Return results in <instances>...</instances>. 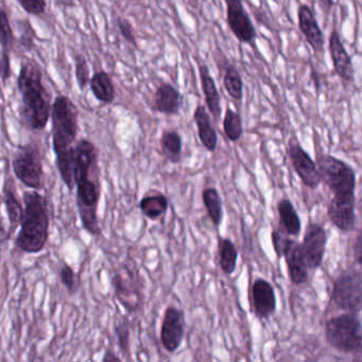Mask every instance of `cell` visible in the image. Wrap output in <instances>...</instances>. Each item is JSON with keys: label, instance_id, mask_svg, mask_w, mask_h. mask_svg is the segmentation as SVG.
I'll return each mask as SVG.
<instances>
[{"label": "cell", "instance_id": "cell-1", "mask_svg": "<svg viewBox=\"0 0 362 362\" xmlns=\"http://www.w3.org/2000/svg\"><path fill=\"white\" fill-rule=\"evenodd\" d=\"M74 179L77 186V206L82 226L92 236H100L97 214L101 196L98 152L88 139L76 143Z\"/></svg>", "mask_w": 362, "mask_h": 362}, {"label": "cell", "instance_id": "cell-2", "mask_svg": "<svg viewBox=\"0 0 362 362\" xmlns=\"http://www.w3.org/2000/svg\"><path fill=\"white\" fill-rule=\"evenodd\" d=\"M52 147L56 153L59 173L69 192L76 187L75 146L79 132V112L74 101L67 96L57 97L52 105Z\"/></svg>", "mask_w": 362, "mask_h": 362}, {"label": "cell", "instance_id": "cell-3", "mask_svg": "<svg viewBox=\"0 0 362 362\" xmlns=\"http://www.w3.org/2000/svg\"><path fill=\"white\" fill-rule=\"evenodd\" d=\"M18 88L22 98L20 115L23 124L30 130H44L52 115V95L44 86L43 73L37 61H23Z\"/></svg>", "mask_w": 362, "mask_h": 362}, {"label": "cell", "instance_id": "cell-4", "mask_svg": "<svg viewBox=\"0 0 362 362\" xmlns=\"http://www.w3.org/2000/svg\"><path fill=\"white\" fill-rule=\"evenodd\" d=\"M24 215L16 245L27 254H39L49 237V211L47 199L37 192H26L23 196Z\"/></svg>", "mask_w": 362, "mask_h": 362}, {"label": "cell", "instance_id": "cell-5", "mask_svg": "<svg viewBox=\"0 0 362 362\" xmlns=\"http://www.w3.org/2000/svg\"><path fill=\"white\" fill-rule=\"evenodd\" d=\"M315 165L321 183L327 186L334 197L355 194L356 173L351 165L326 153L317 154Z\"/></svg>", "mask_w": 362, "mask_h": 362}, {"label": "cell", "instance_id": "cell-6", "mask_svg": "<svg viewBox=\"0 0 362 362\" xmlns=\"http://www.w3.org/2000/svg\"><path fill=\"white\" fill-rule=\"evenodd\" d=\"M327 342L345 354L359 353L361 349V321L356 313H344L328 320L325 324Z\"/></svg>", "mask_w": 362, "mask_h": 362}, {"label": "cell", "instance_id": "cell-7", "mask_svg": "<svg viewBox=\"0 0 362 362\" xmlns=\"http://www.w3.org/2000/svg\"><path fill=\"white\" fill-rule=\"evenodd\" d=\"M16 177L27 187L37 190L44 189L45 173L43 167V153L39 146L27 144L18 148L12 160Z\"/></svg>", "mask_w": 362, "mask_h": 362}, {"label": "cell", "instance_id": "cell-8", "mask_svg": "<svg viewBox=\"0 0 362 362\" xmlns=\"http://www.w3.org/2000/svg\"><path fill=\"white\" fill-rule=\"evenodd\" d=\"M330 302L346 313H358L362 307V275L359 269L342 271L332 286Z\"/></svg>", "mask_w": 362, "mask_h": 362}, {"label": "cell", "instance_id": "cell-9", "mask_svg": "<svg viewBox=\"0 0 362 362\" xmlns=\"http://www.w3.org/2000/svg\"><path fill=\"white\" fill-rule=\"evenodd\" d=\"M288 156L296 175L302 183L310 189H317L321 184L317 165L308 152L300 146L298 137L294 135L288 141Z\"/></svg>", "mask_w": 362, "mask_h": 362}, {"label": "cell", "instance_id": "cell-10", "mask_svg": "<svg viewBox=\"0 0 362 362\" xmlns=\"http://www.w3.org/2000/svg\"><path fill=\"white\" fill-rule=\"evenodd\" d=\"M226 23L234 37L241 44L255 47L257 33L243 4L240 0H226Z\"/></svg>", "mask_w": 362, "mask_h": 362}, {"label": "cell", "instance_id": "cell-11", "mask_svg": "<svg viewBox=\"0 0 362 362\" xmlns=\"http://www.w3.org/2000/svg\"><path fill=\"white\" fill-rule=\"evenodd\" d=\"M300 243L303 256L308 270L321 267L327 245L325 228L317 222L309 221L305 228L304 238Z\"/></svg>", "mask_w": 362, "mask_h": 362}, {"label": "cell", "instance_id": "cell-12", "mask_svg": "<svg viewBox=\"0 0 362 362\" xmlns=\"http://www.w3.org/2000/svg\"><path fill=\"white\" fill-rule=\"evenodd\" d=\"M185 334V315L175 306H168L165 310L160 327V342L168 353L180 349Z\"/></svg>", "mask_w": 362, "mask_h": 362}, {"label": "cell", "instance_id": "cell-13", "mask_svg": "<svg viewBox=\"0 0 362 362\" xmlns=\"http://www.w3.org/2000/svg\"><path fill=\"white\" fill-rule=\"evenodd\" d=\"M327 216L334 228L341 233H351L355 230L356 194L332 197L328 203Z\"/></svg>", "mask_w": 362, "mask_h": 362}, {"label": "cell", "instance_id": "cell-14", "mask_svg": "<svg viewBox=\"0 0 362 362\" xmlns=\"http://www.w3.org/2000/svg\"><path fill=\"white\" fill-rule=\"evenodd\" d=\"M250 307L259 320L269 319L276 311V296L270 281L256 279L250 289Z\"/></svg>", "mask_w": 362, "mask_h": 362}, {"label": "cell", "instance_id": "cell-15", "mask_svg": "<svg viewBox=\"0 0 362 362\" xmlns=\"http://www.w3.org/2000/svg\"><path fill=\"white\" fill-rule=\"evenodd\" d=\"M328 50H329L334 73L343 82H347V83L355 82V69H354L351 57L345 49L340 33L337 29H334L330 33L328 39Z\"/></svg>", "mask_w": 362, "mask_h": 362}, {"label": "cell", "instance_id": "cell-16", "mask_svg": "<svg viewBox=\"0 0 362 362\" xmlns=\"http://www.w3.org/2000/svg\"><path fill=\"white\" fill-rule=\"evenodd\" d=\"M298 28L308 45L313 48L315 54L323 56L325 50V37L320 28L313 9L306 4L298 6Z\"/></svg>", "mask_w": 362, "mask_h": 362}, {"label": "cell", "instance_id": "cell-17", "mask_svg": "<svg viewBox=\"0 0 362 362\" xmlns=\"http://www.w3.org/2000/svg\"><path fill=\"white\" fill-rule=\"evenodd\" d=\"M283 257L287 264L288 274L291 283L296 286L306 283L309 270L300 250V243L290 238L284 251Z\"/></svg>", "mask_w": 362, "mask_h": 362}, {"label": "cell", "instance_id": "cell-18", "mask_svg": "<svg viewBox=\"0 0 362 362\" xmlns=\"http://www.w3.org/2000/svg\"><path fill=\"white\" fill-rule=\"evenodd\" d=\"M199 75H200L201 88L204 95L205 105L209 114L213 116L216 122H219L221 117V96L216 86L215 80L211 77V71L205 63L198 61Z\"/></svg>", "mask_w": 362, "mask_h": 362}, {"label": "cell", "instance_id": "cell-19", "mask_svg": "<svg viewBox=\"0 0 362 362\" xmlns=\"http://www.w3.org/2000/svg\"><path fill=\"white\" fill-rule=\"evenodd\" d=\"M153 103L154 109L158 113L167 116L179 115L183 103V96L173 84L162 83L156 88Z\"/></svg>", "mask_w": 362, "mask_h": 362}, {"label": "cell", "instance_id": "cell-20", "mask_svg": "<svg viewBox=\"0 0 362 362\" xmlns=\"http://www.w3.org/2000/svg\"><path fill=\"white\" fill-rule=\"evenodd\" d=\"M194 124L199 139L203 147L209 152H215L218 147V135L211 124V118L205 105L199 103L194 112Z\"/></svg>", "mask_w": 362, "mask_h": 362}, {"label": "cell", "instance_id": "cell-21", "mask_svg": "<svg viewBox=\"0 0 362 362\" xmlns=\"http://www.w3.org/2000/svg\"><path fill=\"white\" fill-rule=\"evenodd\" d=\"M279 216V228L289 237H298L302 232L300 216L289 199L284 198L277 203Z\"/></svg>", "mask_w": 362, "mask_h": 362}, {"label": "cell", "instance_id": "cell-22", "mask_svg": "<svg viewBox=\"0 0 362 362\" xmlns=\"http://www.w3.org/2000/svg\"><path fill=\"white\" fill-rule=\"evenodd\" d=\"M112 284H113L116 296L122 306L128 309V311L136 310L141 304V298H139L141 292L132 290V287L136 288L135 281L132 283V281L124 279L122 273H116L112 279Z\"/></svg>", "mask_w": 362, "mask_h": 362}, {"label": "cell", "instance_id": "cell-23", "mask_svg": "<svg viewBox=\"0 0 362 362\" xmlns=\"http://www.w3.org/2000/svg\"><path fill=\"white\" fill-rule=\"evenodd\" d=\"M168 207V198L160 192H154V194L152 192L146 194L144 198L139 201V209L141 213L152 221H156L166 215Z\"/></svg>", "mask_w": 362, "mask_h": 362}, {"label": "cell", "instance_id": "cell-24", "mask_svg": "<svg viewBox=\"0 0 362 362\" xmlns=\"http://www.w3.org/2000/svg\"><path fill=\"white\" fill-rule=\"evenodd\" d=\"M90 90L97 100L105 105H111L115 100V88L111 77L105 71H97L90 78Z\"/></svg>", "mask_w": 362, "mask_h": 362}, {"label": "cell", "instance_id": "cell-25", "mask_svg": "<svg viewBox=\"0 0 362 362\" xmlns=\"http://www.w3.org/2000/svg\"><path fill=\"white\" fill-rule=\"evenodd\" d=\"M202 201L209 219L216 228L221 226L223 220V202L217 188L207 187L203 189Z\"/></svg>", "mask_w": 362, "mask_h": 362}, {"label": "cell", "instance_id": "cell-26", "mask_svg": "<svg viewBox=\"0 0 362 362\" xmlns=\"http://www.w3.org/2000/svg\"><path fill=\"white\" fill-rule=\"evenodd\" d=\"M160 148L167 160L177 164L181 162L183 141L181 135L175 130H164L160 136Z\"/></svg>", "mask_w": 362, "mask_h": 362}, {"label": "cell", "instance_id": "cell-27", "mask_svg": "<svg viewBox=\"0 0 362 362\" xmlns=\"http://www.w3.org/2000/svg\"><path fill=\"white\" fill-rule=\"evenodd\" d=\"M218 256L219 266L223 273L230 275L235 272L238 260V251L234 243L228 237H219L218 239Z\"/></svg>", "mask_w": 362, "mask_h": 362}, {"label": "cell", "instance_id": "cell-28", "mask_svg": "<svg viewBox=\"0 0 362 362\" xmlns=\"http://www.w3.org/2000/svg\"><path fill=\"white\" fill-rule=\"evenodd\" d=\"M223 86L230 98L240 103L243 99V81L240 73L234 64L224 66Z\"/></svg>", "mask_w": 362, "mask_h": 362}, {"label": "cell", "instance_id": "cell-29", "mask_svg": "<svg viewBox=\"0 0 362 362\" xmlns=\"http://www.w3.org/2000/svg\"><path fill=\"white\" fill-rule=\"evenodd\" d=\"M4 202H5L6 211H7L11 230H14L18 226H21L23 215H24V209L18 199L16 198L12 188H9L8 186H5L4 188Z\"/></svg>", "mask_w": 362, "mask_h": 362}, {"label": "cell", "instance_id": "cell-30", "mask_svg": "<svg viewBox=\"0 0 362 362\" xmlns=\"http://www.w3.org/2000/svg\"><path fill=\"white\" fill-rule=\"evenodd\" d=\"M223 132L226 139L232 143H237L240 141L243 135V124L241 115L230 107H226V114H224Z\"/></svg>", "mask_w": 362, "mask_h": 362}, {"label": "cell", "instance_id": "cell-31", "mask_svg": "<svg viewBox=\"0 0 362 362\" xmlns=\"http://www.w3.org/2000/svg\"><path fill=\"white\" fill-rule=\"evenodd\" d=\"M0 46L3 48V56L10 57L13 49L14 33L10 25L7 12L0 6Z\"/></svg>", "mask_w": 362, "mask_h": 362}, {"label": "cell", "instance_id": "cell-32", "mask_svg": "<svg viewBox=\"0 0 362 362\" xmlns=\"http://www.w3.org/2000/svg\"><path fill=\"white\" fill-rule=\"evenodd\" d=\"M59 277L61 283L71 294H75L79 288V281L75 270L66 262H63L59 269Z\"/></svg>", "mask_w": 362, "mask_h": 362}, {"label": "cell", "instance_id": "cell-33", "mask_svg": "<svg viewBox=\"0 0 362 362\" xmlns=\"http://www.w3.org/2000/svg\"><path fill=\"white\" fill-rule=\"evenodd\" d=\"M75 73L78 86L80 90H84L90 81V67L86 59L82 54H77L75 58Z\"/></svg>", "mask_w": 362, "mask_h": 362}, {"label": "cell", "instance_id": "cell-34", "mask_svg": "<svg viewBox=\"0 0 362 362\" xmlns=\"http://www.w3.org/2000/svg\"><path fill=\"white\" fill-rule=\"evenodd\" d=\"M118 345L122 353L128 354L130 351V328L126 321H118L114 327Z\"/></svg>", "mask_w": 362, "mask_h": 362}, {"label": "cell", "instance_id": "cell-35", "mask_svg": "<svg viewBox=\"0 0 362 362\" xmlns=\"http://www.w3.org/2000/svg\"><path fill=\"white\" fill-rule=\"evenodd\" d=\"M18 4L30 16H43L47 9V3L44 0H18Z\"/></svg>", "mask_w": 362, "mask_h": 362}, {"label": "cell", "instance_id": "cell-36", "mask_svg": "<svg viewBox=\"0 0 362 362\" xmlns=\"http://www.w3.org/2000/svg\"><path fill=\"white\" fill-rule=\"evenodd\" d=\"M290 238L291 237L287 236L279 228H274L271 233V240H272L273 249L276 254L277 259L283 258L284 251Z\"/></svg>", "mask_w": 362, "mask_h": 362}, {"label": "cell", "instance_id": "cell-37", "mask_svg": "<svg viewBox=\"0 0 362 362\" xmlns=\"http://www.w3.org/2000/svg\"><path fill=\"white\" fill-rule=\"evenodd\" d=\"M117 26L122 37H124L128 43H130L131 45L137 47L136 35H135V31L132 24H131L127 18H118Z\"/></svg>", "mask_w": 362, "mask_h": 362}, {"label": "cell", "instance_id": "cell-38", "mask_svg": "<svg viewBox=\"0 0 362 362\" xmlns=\"http://www.w3.org/2000/svg\"><path fill=\"white\" fill-rule=\"evenodd\" d=\"M21 26V42L26 49H33L35 47L33 44V39H35V31L31 27L30 23L28 21H20Z\"/></svg>", "mask_w": 362, "mask_h": 362}, {"label": "cell", "instance_id": "cell-39", "mask_svg": "<svg viewBox=\"0 0 362 362\" xmlns=\"http://www.w3.org/2000/svg\"><path fill=\"white\" fill-rule=\"evenodd\" d=\"M354 259L358 266H361L362 264V235L361 232H358L356 236L355 241H354Z\"/></svg>", "mask_w": 362, "mask_h": 362}, {"label": "cell", "instance_id": "cell-40", "mask_svg": "<svg viewBox=\"0 0 362 362\" xmlns=\"http://www.w3.org/2000/svg\"><path fill=\"white\" fill-rule=\"evenodd\" d=\"M103 362H122L112 349H107L103 355Z\"/></svg>", "mask_w": 362, "mask_h": 362}, {"label": "cell", "instance_id": "cell-41", "mask_svg": "<svg viewBox=\"0 0 362 362\" xmlns=\"http://www.w3.org/2000/svg\"><path fill=\"white\" fill-rule=\"evenodd\" d=\"M259 10L260 13H255L256 21H257L259 24L264 25V27H267L269 28L270 27V23L268 22V18H267V14L262 11V8Z\"/></svg>", "mask_w": 362, "mask_h": 362}, {"label": "cell", "instance_id": "cell-42", "mask_svg": "<svg viewBox=\"0 0 362 362\" xmlns=\"http://www.w3.org/2000/svg\"><path fill=\"white\" fill-rule=\"evenodd\" d=\"M319 5L321 6L324 11L327 12V10L329 11L330 8L334 5V1H330V0H321V1H319Z\"/></svg>", "mask_w": 362, "mask_h": 362}, {"label": "cell", "instance_id": "cell-43", "mask_svg": "<svg viewBox=\"0 0 362 362\" xmlns=\"http://www.w3.org/2000/svg\"><path fill=\"white\" fill-rule=\"evenodd\" d=\"M0 76H1V60H0Z\"/></svg>", "mask_w": 362, "mask_h": 362}]
</instances>
